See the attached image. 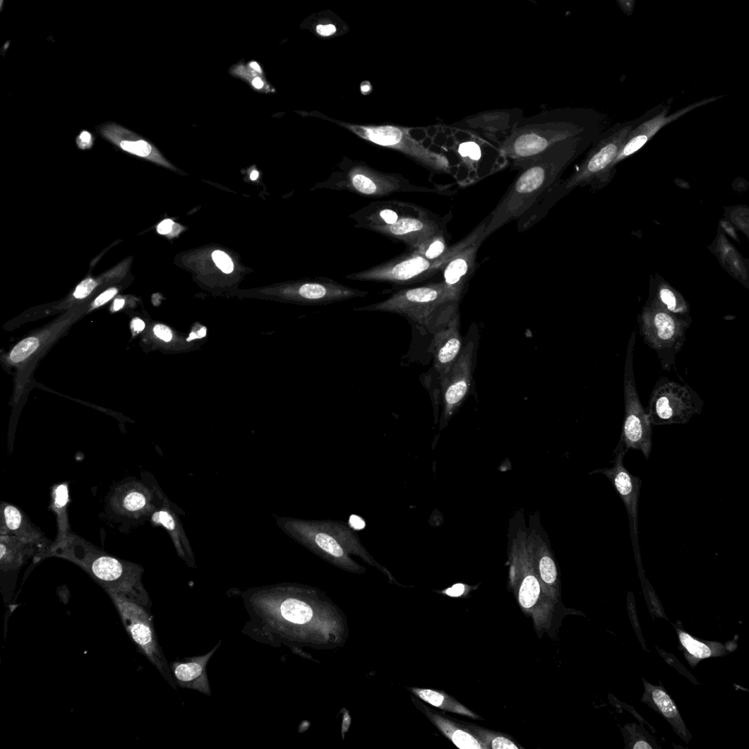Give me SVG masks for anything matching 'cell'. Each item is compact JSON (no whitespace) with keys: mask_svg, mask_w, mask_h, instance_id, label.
<instances>
[{"mask_svg":"<svg viewBox=\"0 0 749 749\" xmlns=\"http://www.w3.org/2000/svg\"><path fill=\"white\" fill-rule=\"evenodd\" d=\"M675 627L680 641V649L693 667H695L702 659L724 657L737 649L738 645L733 641L722 644L700 640L685 632L678 622Z\"/></svg>","mask_w":749,"mask_h":749,"instance_id":"ac0fdd59","label":"cell"},{"mask_svg":"<svg viewBox=\"0 0 749 749\" xmlns=\"http://www.w3.org/2000/svg\"><path fill=\"white\" fill-rule=\"evenodd\" d=\"M100 133L111 143L131 154L153 159L152 147L136 134L116 124L105 125Z\"/></svg>","mask_w":749,"mask_h":749,"instance_id":"44dd1931","label":"cell"},{"mask_svg":"<svg viewBox=\"0 0 749 749\" xmlns=\"http://www.w3.org/2000/svg\"><path fill=\"white\" fill-rule=\"evenodd\" d=\"M323 188L347 191L361 196L381 198L400 192H432L415 186L398 175L378 173L370 169L355 167L340 176H334L323 184Z\"/></svg>","mask_w":749,"mask_h":749,"instance_id":"7c38bea8","label":"cell"},{"mask_svg":"<svg viewBox=\"0 0 749 749\" xmlns=\"http://www.w3.org/2000/svg\"><path fill=\"white\" fill-rule=\"evenodd\" d=\"M587 138L563 141L523 167L490 215L484 239L510 222L520 220L537 206L558 184L565 170L583 150Z\"/></svg>","mask_w":749,"mask_h":749,"instance_id":"6da1fadb","label":"cell"},{"mask_svg":"<svg viewBox=\"0 0 749 749\" xmlns=\"http://www.w3.org/2000/svg\"><path fill=\"white\" fill-rule=\"evenodd\" d=\"M459 152L461 156L465 157H469L474 160H478L481 157L480 148L477 143H473V141H469V143H465L460 145Z\"/></svg>","mask_w":749,"mask_h":749,"instance_id":"8d00e7d4","label":"cell"},{"mask_svg":"<svg viewBox=\"0 0 749 749\" xmlns=\"http://www.w3.org/2000/svg\"><path fill=\"white\" fill-rule=\"evenodd\" d=\"M413 693L429 704L441 709L455 713L472 719H481L477 714L470 711L451 697L430 690H413Z\"/></svg>","mask_w":749,"mask_h":749,"instance_id":"d4e9b609","label":"cell"},{"mask_svg":"<svg viewBox=\"0 0 749 749\" xmlns=\"http://www.w3.org/2000/svg\"><path fill=\"white\" fill-rule=\"evenodd\" d=\"M704 402L688 384L662 378L656 383L646 414L652 425L685 424L702 413Z\"/></svg>","mask_w":749,"mask_h":749,"instance_id":"9c48e42d","label":"cell"},{"mask_svg":"<svg viewBox=\"0 0 749 749\" xmlns=\"http://www.w3.org/2000/svg\"><path fill=\"white\" fill-rule=\"evenodd\" d=\"M615 453L613 467L599 469L596 472L605 475L610 480L623 502L630 522L631 537L639 576L642 582L645 575L640 557L638 531V504L642 481L625 468L623 459L626 452L621 440Z\"/></svg>","mask_w":749,"mask_h":749,"instance_id":"4fadbf2b","label":"cell"},{"mask_svg":"<svg viewBox=\"0 0 749 749\" xmlns=\"http://www.w3.org/2000/svg\"><path fill=\"white\" fill-rule=\"evenodd\" d=\"M132 328L136 332H141L145 328V323L143 320L135 318L132 321Z\"/></svg>","mask_w":749,"mask_h":749,"instance_id":"7dc6e473","label":"cell"},{"mask_svg":"<svg viewBox=\"0 0 749 749\" xmlns=\"http://www.w3.org/2000/svg\"><path fill=\"white\" fill-rule=\"evenodd\" d=\"M450 249L444 234H441L430 239L416 251L428 260H436L446 255Z\"/></svg>","mask_w":749,"mask_h":749,"instance_id":"f546056e","label":"cell"},{"mask_svg":"<svg viewBox=\"0 0 749 749\" xmlns=\"http://www.w3.org/2000/svg\"><path fill=\"white\" fill-rule=\"evenodd\" d=\"M468 728L484 743L487 749L522 748L513 741L501 733L486 731L484 729L473 725H469Z\"/></svg>","mask_w":749,"mask_h":749,"instance_id":"4316f807","label":"cell"},{"mask_svg":"<svg viewBox=\"0 0 749 749\" xmlns=\"http://www.w3.org/2000/svg\"><path fill=\"white\" fill-rule=\"evenodd\" d=\"M479 334L477 326L470 328L463 340L462 351L448 373L441 379L442 414L441 428L446 426L471 393Z\"/></svg>","mask_w":749,"mask_h":749,"instance_id":"30bf717a","label":"cell"},{"mask_svg":"<svg viewBox=\"0 0 749 749\" xmlns=\"http://www.w3.org/2000/svg\"><path fill=\"white\" fill-rule=\"evenodd\" d=\"M152 520L156 523L162 524L169 530H174L175 524L173 517L165 511H160L154 514Z\"/></svg>","mask_w":749,"mask_h":749,"instance_id":"74e56055","label":"cell"},{"mask_svg":"<svg viewBox=\"0 0 749 749\" xmlns=\"http://www.w3.org/2000/svg\"><path fill=\"white\" fill-rule=\"evenodd\" d=\"M636 334L634 331L627 348L624 372L623 394L625 419L621 441L625 451H641L649 460L652 451V424L641 403L634 373V350Z\"/></svg>","mask_w":749,"mask_h":749,"instance_id":"ba28073f","label":"cell"},{"mask_svg":"<svg viewBox=\"0 0 749 749\" xmlns=\"http://www.w3.org/2000/svg\"><path fill=\"white\" fill-rule=\"evenodd\" d=\"M34 546L11 535L0 537V565L4 571L16 570L34 553Z\"/></svg>","mask_w":749,"mask_h":749,"instance_id":"7402d4cb","label":"cell"},{"mask_svg":"<svg viewBox=\"0 0 749 749\" xmlns=\"http://www.w3.org/2000/svg\"><path fill=\"white\" fill-rule=\"evenodd\" d=\"M361 90L364 92H368L370 90V87L369 86H364V87H362Z\"/></svg>","mask_w":749,"mask_h":749,"instance_id":"db71d44e","label":"cell"},{"mask_svg":"<svg viewBox=\"0 0 749 749\" xmlns=\"http://www.w3.org/2000/svg\"><path fill=\"white\" fill-rule=\"evenodd\" d=\"M219 644L208 654L172 664V671L178 684L206 695H210L207 665Z\"/></svg>","mask_w":749,"mask_h":749,"instance_id":"d6986e66","label":"cell"},{"mask_svg":"<svg viewBox=\"0 0 749 749\" xmlns=\"http://www.w3.org/2000/svg\"><path fill=\"white\" fill-rule=\"evenodd\" d=\"M280 614L288 621L295 624H305L309 622L313 611L308 604L295 599H289L280 606Z\"/></svg>","mask_w":749,"mask_h":749,"instance_id":"484cf974","label":"cell"},{"mask_svg":"<svg viewBox=\"0 0 749 749\" xmlns=\"http://www.w3.org/2000/svg\"><path fill=\"white\" fill-rule=\"evenodd\" d=\"M129 635L158 671L172 683L167 662L157 640L152 617L143 605L117 593L107 592Z\"/></svg>","mask_w":749,"mask_h":749,"instance_id":"8fae6325","label":"cell"},{"mask_svg":"<svg viewBox=\"0 0 749 749\" xmlns=\"http://www.w3.org/2000/svg\"><path fill=\"white\" fill-rule=\"evenodd\" d=\"M350 525L354 529L361 530L366 526V522L361 517L352 515L350 517Z\"/></svg>","mask_w":749,"mask_h":749,"instance_id":"f6af8a7d","label":"cell"},{"mask_svg":"<svg viewBox=\"0 0 749 749\" xmlns=\"http://www.w3.org/2000/svg\"><path fill=\"white\" fill-rule=\"evenodd\" d=\"M38 347L39 341L37 338H27L20 342L13 349L11 354V359L16 363L22 361L35 352Z\"/></svg>","mask_w":749,"mask_h":749,"instance_id":"d6a6232c","label":"cell"},{"mask_svg":"<svg viewBox=\"0 0 749 749\" xmlns=\"http://www.w3.org/2000/svg\"><path fill=\"white\" fill-rule=\"evenodd\" d=\"M258 172H256V171H254V172H253L251 173V179L252 180H256V179H258Z\"/></svg>","mask_w":749,"mask_h":749,"instance_id":"f5cc1de1","label":"cell"},{"mask_svg":"<svg viewBox=\"0 0 749 749\" xmlns=\"http://www.w3.org/2000/svg\"><path fill=\"white\" fill-rule=\"evenodd\" d=\"M54 510L58 515L59 530H60V541L64 540L68 534V530H66L67 517L66 515V508L68 502V489L66 484H61L56 489L54 495Z\"/></svg>","mask_w":749,"mask_h":749,"instance_id":"f1b7e54d","label":"cell"},{"mask_svg":"<svg viewBox=\"0 0 749 749\" xmlns=\"http://www.w3.org/2000/svg\"><path fill=\"white\" fill-rule=\"evenodd\" d=\"M450 304L453 303L448 288L442 281L400 290L385 300L354 311L396 313L427 327L433 316Z\"/></svg>","mask_w":749,"mask_h":749,"instance_id":"52a82bcc","label":"cell"},{"mask_svg":"<svg viewBox=\"0 0 749 749\" xmlns=\"http://www.w3.org/2000/svg\"><path fill=\"white\" fill-rule=\"evenodd\" d=\"M721 97H714L698 101V102L688 106L671 115H667L670 107L664 109L654 118L647 120L639 126L636 129L632 130L625 143L619 151L613 161L611 169L621 160L634 155L644 147L649 141L660 131L673 121L678 119L690 112L714 102Z\"/></svg>","mask_w":749,"mask_h":749,"instance_id":"9a60e30c","label":"cell"},{"mask_svg":"<svg viewBox=\"0 0 749 749\" xmlns=\"http://www.w3.org/2000/svg\"><path fill=\"white\" fill-rule=\"evenodd\" d=\"M465 590V587L462 584H456L451 589L446 591V594L453 597H457L462 596Z\"/></svg>","mask_w":749,"mask_h":749,"instance_id":"b9f144b4","label":"cell"},{"mask_svg":"<svg viewBox=\"0 0 749 749\" xmlns=\"http://www.w3.org/2000/svg\"><path fill=\"white\" fill-rule=\"evenodd\" d=\"M253 85L257 89H260L264 86V83H263L261 79L259 78H256L253 80Z\"/></svg>","mask_w":749,"mask_h":749,"instance_id":"f907efd6","label":"cell"},{"mask_svg":"<svg viewBox=\"0 0 749 749\" xmlns=\"http://www.w3.org/2000/svg\"><path fill=\"white\" fill-rule=\"evenodd\" d=\"M517 593L519 603L522 609L535 614L536 618L540 607L544 603L541 585L537 575L531 571L524 570L517 581Z\"/></svg>","mask_w":749,"mask_h":749,"instance_id":"603a6c76","label":"cell"},{"mask_svg":"<svg viewBox=\"0 0 749 749\" xmlns=\"http://www.w3.org/2000/svg\"><path fill=\"white\" fill-rule=\"evenodd\" d=\"M431 719L441 732L461 749H487L469 729L458 725L448 719L431 714Z\"/></svg>","mask_w":749,"mask_h":749,"instance_id":"cb8c5ba5","label":"cell"},{"mask_svg":"<svg viewBox=\"0 0 749 749\" xmlns=\"http://www.w3.org/2000/svg\"><path fill=\"white\" fill-rule=\"evenodd\" d=\"M536 558L534 556L536 561V565H537V570L539 575L543 582L549 587H553L557 581V569L553 559L544 551L542 549H539L538 553H537Z\"/></svg>","mask_w":749,"mask_h":749,"instance_id":"83f0119b","label":"cell"},{"mask_svg":"<svg viewBox=\"0 0 749 749\" xmlns=\"http://www.w3.org/2000/svg\"><path fill=\"white\" fill-rule=\"evenodd\" d=\"M479 236L468 247L455 255L443 269V282L449 290L453 303H459L465 286L472 277L476 267L477 253L484 240Z\"/></svg>","mask_w":749,"mask_h":749,"instance_id":"2e32d148","label":"cell"},{"mask_svg":"<svg viewBox=\"0 0 749 749\" xmlns=\"http://www.w3.org/2000/svg\"><path fill=\"white\" fill-rule=\"evenodd\" d=\"M638 325L644 342L657 353L661 368L670 371L684 346L691 323L668 312L654 301L639 316Z\"/></svg>","mask_w":749,"mask_h":749,"instance_id":"8992f818","label":"cell"},{"mask_svg":"<svg viewBox=\"0 0 749 749\" xmlns=\"http://www.w3.org/2000/svg\"><path fill=\"white\" fill-rule=\"evenodd\" d=\"M438 320L433 341V354L434 367L441 380L450 371L463 347L458 303L445 306L440 312Z\"/></svg>","mask_w":749,"mask_h":749,"instance_id":"5bb4252c","label":"cell"},{"mask_svg":"<svg viewBox=\"0 0 749 749\" xmlns=\"http://www.w3.org/2000/svg\"><path fill=\"white\" fill-rule=\"evenodd\" d=\"M212 258L217 267L222 272L229 274L234 270L233 261L224 252L216 251L212 254Z\"/></svg>","mask_w":749,"mask_h":749,"instance_id":"e575fe53","label":"cell"},{"mask_svg":"<svg viewBox=\"0 0 749 749\" xmlns=\"http://www.w3.org/2000/svg\"><path fill=\"white\" fill-rule=\"evenodd\" d=\"M316 541L321 549L335 557H340L343 555L341 546L335 539L326 534H318L316 537Z\"/></svg>","mask_w":749,"mask_h":749,"instance_id":"836d02e7","label":"cell"},{"mask_svg":"<svg viewBox=\"0 0 749 749\" xmlns=\"http://www.w3.org/2000/svg\"><path fill=\"white\" fill-rule=\"evenodd\" d=\"M487 224L488 219H486L469 235L452 246L450 251L438 260H428L416 251H412L370 269L349 275L347 278L356 281L386 282L397 286L412 285L423 282L443 270L455 255L484 235Z\"/></svg>","mask_w":749,"mask_h":749,"instance_id":"5b68a950","label":"cell"},{"mask_svg":"<svg viewBox=\"0 0 749 749\" xmlns=\"http://www.w3.org/2000/svg\"><path fill=\"white\" fill-rule=\"evenodd\" d=\"M368 138L378 145L397 147L401 141L402 133L398 129L386 127L368 129Z\"/></svg>","mask_w":749,"mask_h":749,"instance_id":"4dcf8cb0","label":"cell"},{"mask_svg":"<svg viewBox=\"0 0 749 749\" xmlns=\"http://www.w3.org/2000/svg\"><path fill=\"white\" fill-rule=\"evenodd\" d=\"M174 224V222L172 220H164V221H162L160 224L157 226V232L160 234H168L172 231Z\"/></svg>","mask_w":749,"mask_h":749,"instance_id":"60d3db41","label":"cell"},{"mask_svg":"<svg viewBox=\"0 0 749 749\" xmlns=\"http://www.w3.org/2000/svg\"><path fill=\"white\" fill-rule=\"evenodd\" d=\"M618 4L625 13L631 14L633 12L634 1H618Z\"/></svg>","mask_w":749,"mask_h":749,"instance_id":"bcb514c9","label":"cell"},{"mask_svg":"<svg viewBox=\"0 0 749 749\" xmlns=\"http://www.w3.org/2000/svg\"><path fill=\"white\" fill-rule=\"evenodd\" d=\"M351 217L356 227L404 243L411 251L444 234L439 220L433 213L402 201H377Z\"/></svg>","mask_w":749,"mask_h":749,"instance_id":"3957f363","label":"cell"},{"mask_svg":"<svg viewBox=\"0 0 749 749\" xmlns=\"http://www.w3.org/2000/svg\"><path fill=\"white\" fill-rule=\"evenodd\" d=\"M90 143H92V137L91 135L87 132L82 133L78 138V145L80 148L85 149L89 148Z\"/></svg>","mask_w":749,"mask_h":749,"instance_id":"ee69618b","label":"cell"},{"mask_svg":"<svg viewBox=\"0 0 749 749\" xmlns=\"http://www.w3.org/2000/svg\"><path fill=\"white\" fill-rule=\"evenodd\" d=\"M54 550L58 556L82 566L107 592L117 593L144 606L149 605L138 565L100 552L76 536L68 535Z\"/></svg>","mask_w":749,"mask_h":749,"instance_id":"277c9868","label":"cell"},{"mask_svg":"<svg viewBox=\"0 0 749 749\" xmlns=\"http://www.w3.org/2000/svg\"><path fill=\"white\" fill-rule=\"evenodd\" d=\"M644 694L642 701L659 713L670 724L675 733L687 743L693 738L688 730L675 702L662 686L654 685L644 678Z\"/></svg>","mask_w":749,"mask_h":749,"instance_id":"e0dca14e","label":"cell"},{"mask_svg":"<svg viewBox=\"0 0 749 749\" xmlns=\"http://www.w3.org/2000/svg\"><path fill=\"white\" fill-rule=\"evenodd\" d=\"M120 503L125 511L138 513L146 507L147 498L137 487L131 488L121 497Z\"/></svg>","mask_w":749,"mask_h":749,"instance_id":"1f68e13d","label":"cell"},{"mask_svg":"<svg viewBox=\"0 0 749 749\" xmlns=\"http://www.w3.org/2000/svg\"><path fill=\"white\" fill-rule=\"evenodd\" d=\"M250 66H251V68H253V69H254L255 71H258V72H259V73H260V72H261V71H260V68L259 66H258V64H257L256 63H251Z\"/></svg>","mask_w":749,"mask_h":749,"instance_id":"816d5d0a","label":"cell"},{"mask_svg":"<svg viewBox=\"0 0 749 749\" xmlns=\"http://www.w3.org/2000/svg\"><path fill=\"white\" fill-rule=\"evenodd\" d=\"M154 332L157 337L166 342H169L172 339V332L167 326L158 325L155 327Z\"/></svg>","mask_w":749,"mask_h":749,"instance_id":"ab89813d","label":"cell"},{"mask_svg":"<svg viewBox=\"0 0 749 749\" xmlns=\"http://www.w3.org/2000/svg\"><path fill=\"white\" fill-rule=\"evenodd\" d=\"M207 335V329L205 328H201V329L197 332H192L190 335V337L188 338V341L193 340L196 338L205 337Z\"/></svg>","mask_w":749,"mask_h":749,"instance_id":"c3c4849f","label":"cell"},{"mask_svg":"<svg viewBox=\"0 0 749 749\" xmlns=\"http://www.w3.org/2000/svg\"><path fill=\"white\" fill-rule=\"evenodd\" d=\"M316 30L320 35L330 36L336 32V28L332 25H318Z\"/></svg>","mask_w":749,"mask_h":749,"instance_id":"7bdbcfd3","label":"cell"},{"mask_svg":"<svg viewBox=\"0 0 749 749\" xmlns=\"http://www.w3.org/2000/svg\"><path fill=\"white\" fill-rule=\"evenodd\" d=\"M97 286V282L95 280L92 278L86 279L80 282L76 287L73 296L76 299H80L86 298L92 293Z\"/></svg>","mask_w":749,"mask_h":749,"instance_id":"d590c367","label":"cell"},{"mask_svg":"<svg viewBox=\"0 0 749 749\" xmlns=\"http://www.w3.org/2000/svg\"><path fill=\"white\" fill-rule=\"evenodd\" d=\"M1 535H11L25 543L44 546L45 538L32 527L25 515L13 505L3 503L1 505Z\"/></svg>","mask_w":749,"mask_h":749,"instance_id":"ffe728a7","label":"cell"},{"mask_svg":"<svg viewBox=\"0 0 749 749\" xmlns=\"http://www.w3.org/2000/svg\"><path fill=\"white\" fill-rule=\"evenodd\" d=\"M585 112L560 108L521 117L501 143V154L523 168L536 157L563 141L588 138L589 123Z\"/></svg>","mask_w":749,"mask_h":749,"instance_id":"7a4b0ae2","label":"cell"},{"mask_svg":"<svg viewBox=\"0 0 749 749\" xmlns=\"http://www.w3.org/2000/svg\"><path fill=\"white\" fill-rule=\"evenodd\" d=\"M117 292L118 290L116 289L112 288L104 292L103 294H101L95 300L93 303V308H96L104 306V304L110 301L117 294Z\"/></svg>","mask_w":749,"mask_h":749,"instance_id":"f35d334b","label":"cell"},{"mask_svg":"<svg viewBox=\"0 0 749 749\" xmlns=\"http://www.w3.org/2000/svg\"><path fill=\"white\" fill-rule=\"evenodd\" d=\"M125 305V300L124 299H116L114 302L113 309L114 311H118L123 308Z\"/></svg>","mask_w":749,"mask_h":749,"instance_id":"681fc988","label":"cell"}]
</instances>
